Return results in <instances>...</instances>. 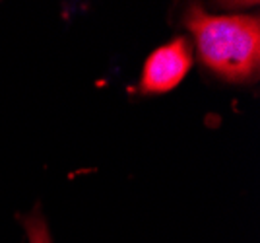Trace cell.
Masks as SVG:
<instances>
[{
  "mask_svg": "<svg viewBox=\"0 0 260 243\" xmlns=\"http://www.w3.org/2000/svg\"><path fill=\"white\" fill-rule=\"evenodd\" d=\"M184 25L194 35L200 60L229 82L256 76L260 63L258 16H212L192 6Z\"/></svg>",
  "mask_w": 260,
  "mask_h": 243,
  "instance_id": "cell-1",
  "label": "cell"
},
{
  "mask_svg": "<svg viewBox=\"0 0 260 243\" xmlns=\"http://www.w3.org/2000/svg\"><path fill=\"white\" fill-rule=\"evenodd\" d=\"M192 67V49L184 37H177L148 56L140 80L142 94H165L177 88Z\"/></svg>",
  "mask_w": 260,
  "mask_h": 243,
  "instance_id": "cell-2",
  "label": "cell"
},
{
  "mask_svg": "<svg viewBox=\"0 0 260 243\" xmlns=\"http://www.w3.org/2000/svg\"><path fill=\"white\" fill-rule=\"evenodd\" d=\"M20 220H22L23 228H25V232H27L29 243H53L51 241L49 228H47V222H45L39 206H35L33 212H29L27 216H22Z\"/></svg>",
  "mask_w": 260,
  "mask_h": 243,
  "instance_id": "cell-3",
  "label": "cell"
}]
</instances>
